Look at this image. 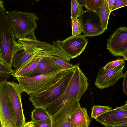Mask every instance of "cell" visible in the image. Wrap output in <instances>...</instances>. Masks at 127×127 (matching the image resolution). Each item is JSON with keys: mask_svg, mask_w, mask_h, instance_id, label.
<instances>
[{"mask_svg": "<svg viewBox=\"0 0 127 127\" xmlns=\"http://www.w3.org/2000/svg\"><path fill=\"white\" fill-rule=\"evenodd\" d=\"M88 86L87 78L79 66L76 67L64 92L46 107L51 116L55 114L67 102L71 100L79 101Z\"/></svg>", "mask_w": 127, "mask_h": 127, "instance_id": "cell-1", "label": "cell"}, {"mask_svg": "<svg viewBox=\"0 0 127 127\" xmlns=\"http://www.w3.org/2000/svg\"><path fill=\"white\" fill-rule=\"evenodd\" d=\"M5 9L0 10V59L11 68L14 58L21 48L14 33Z\"/></svg>", "mask_w": 127, "mask_h": 127, "instance_id": "cell-2", "label": "cell"}, {"mask_svg": "<svg viewBox=\"0 0 127 127\" xmlns=\"http://www.w3.org/2000/svg\"><path fill=\"white\" fill-rule=\"evenodd\" d=\"M5 12L9 17L16 40L23 38L37 39L34 32L39 18L35 13L6 10Z\"/></svg>", "mask_w": 127, "mask_h": 127, "instance_id": "cell-3", "label": "cell"}, {"mask_svg": "<svg viewBox=\"0 0 127 127\" xmlns=\"http://www.w3.org/2000/svg\"><path fill=\"white\" fill-rule=\"evenodd\" d=\"M71 69H65L50 73L34 77H15L20 89L28 95L42 92L57 82Z\"/></svg>", "mask_w": 127, "mask_h": 127, "instance_id": "cell-4", "label": "cell"}, {"mask_svg": "<svg viewBox=\"0 0 127 127\" xmlns=\"http://www.w3.org/2000/svg\"><path fill=\"white\" fill-rule=\"evenodd\" d=\"M75 68L71 69L57 82L45 91L29 95V99L32 104L34 107H41L46 108L57 99L65 91Z\"/></svg>", "mask_w": 127, "mask_h": 127, "instance_id": "cell-5", "label": "cell"}, {"mask_svg": "<svg viewBox=\"0 0 127 127\" xmlns=\"http://www.w3.org/2000/svg\"><path fill=\"white\" fill-rule=\"evenodd\" d=\"M21 49L13 59L12 66L14 71H17L27 64L35 55L50 47L51 44L38 40L23 38L18 39Z\"/></svg>", "mask_w": 127, "mask_h": 127, "instance_id": "cell-6", "label": "cell"}, {"mask_svg": "<svg viewBox=\"0 0 127 127\" xmlns=\"http://www.w3.org/2000/svg\"><path fill=\"white\" fill-rule=\"evenodd\" d=\"M6 83L10 108L16 125L17 127H23L26 122L21 99L23 92L14 80Z\"/></svg>", "mask_w": 127, "mask_h": 127, "instance_id": "cell-7", "label": "cell"}, {"mask_svg": "<svg viewBox=\"0 0 127 127\" xmlns=\"http://www.w3.org/2000/svg\"><path fill=\"white\" fill-rule=\"evenodd\" d=\"M78 19L81 26L85 36H96L104 32L99 17L95 12L87 9Z\"/></svg>", "mask_w": 127, "mask_h": 127, "instance_id": "cell-8", "label": "cell"}, {"mask_svg": "<svg viewBox=\"0 0 127 127\" xmlns=\"http://www.w3.org/2000/svg\"><path fill=\"white\" fill-rule=\"evenodd\" d=\"M106 48L114 56H123L127 60V28H117L107 40Z\"/></svg>", "mask_w": 127, "mask_h": 127, "instance_id": "cell-9", "label": "cell"}, {"mask_svg": "<svg viewBox=\"0 0 127 127\" xmlns=\"http://www.w3.org/2000/svg\"><path fill=\"white\" fill-rule=\"evenodd\" d=\"M61 48L71 59L76 58L83 52L88 43V39L81 34L69 36L63 40H57Z\"/></svg>", "mask_w": 127, "mask_h": 127, "instance_id": "cell-10", "label": "cell"}, {"mask_svg": "<svg viewBox=\"0 0 127 127\" xmlns=\"http://www.w3.org/2000/svg\"><path fill=\"white\" fill-rule=\"evenodd\" d=\"M125 63L107 70H105L103 67H101L99 70L95 82L96 86L99 89H103L115 84L118 79L123 77Z\"/></svg>", "mask_w": 127, "mask_h": 127, "instance_id": "cell-11", "label": "cell"}, {"mask_svg": "<svg viewBox=\"0 0 127 127\" xmlns=\"http://www.w3.org/2000/svg\"><path fill=\"white\" fill-rule=\"evenodd\" d=\"M81 107L79 101L71 100L66 102L55 114L51 117L53 127H70L72 114Z\"/></svg>", "mask_w": 127, "mask_h": 127, "instance_id": "cell-12", "label": "cell"}, {"mask_svg": "<svg viewBox=\"0 0 127 127\" xmlns=\"http://www.w3.org/2000/svg\"><path fill=\"white\" fill-rule=\"evenodd\" d=\"M124 105L116 107L103 113L95 119L105 126L127 122V102Z\"/></svg>", "mask_w": 127, "mask_h": 127, "instance_id": "cell-13", "label": "cell"}, {"mask_svg": "<svg viewBox=\"0 0 127 127\" xmlns=\"http://www.w3.org/2000/svg\"><path fill=\"white\" fill-rule=\"evenodd\" d=\"M6 82L0 86V120L2 127H17L10 108Z\"/></svg>", "mask_w": 127, "mask_h": 127, "instance_id": "cell-14", "label": "cell"}, {"mask_svg": "<svg viewBox=\"0 0 127 127\" xmlns=\"http://www.w3.org/2000/svg\"><path fill=\"white\" fill-rule=\"evenodd\" d=\"M51 52V47L49 52L43 57L35 68L27 76L34 77L66 69L58 64L51 58L50 56Z\"/></svg>", "mask_w": 127, "mask_h": 127, "instance_id": "cell-15", "label": "cell"}, {"mask_svg": "<svg viewBox=\"0 0 127 127\" xmlns=\"http://www.w3.org/2000/svg\"><path fill=\"white\" fill-rule=\"evenodd\" d=\"M51 47V45L48 48L35 55L21 69L17 71H14L11 75L15 77L28 76L36 67L43 57L49 52Z\"/></svg>", "mask_w": 127, "mask_h": 127, "instance_id": "cell-16", "label": "cell"}, {"mask_svg": "<svg viewBox=\"0 0 127 127\" xmlns=\"http://www.w3.org/2000/svg\"><path fill=\"white\" fill-rule=\"evenodd\" d=\"M91 120L88 116L87 110L85 108L78 109L73 113L71 116L70 127H88Z\"/></svg>", "mask_w": 127, "mask_h": 127, "instance_id": "cell-17", "label": "cell"}, {"mask_svg": "<svg viewBox=\"0 0 127 127\" xmlns=\"http://www.w3.org/2000/svg\"><path fill=\"white\" fill-rule=\"evenodd\" d=\"M95 12L99 17L102 28L105 30L107 29L109 18L111 12L106 0H102L100 5Z\"/></svg>", "mask_w": 127, "mask_h": 127, "instance_id": "cell-18", "label": "cell"}, {"mask_svg": "<svg viewBox=\"0 0 127 127\" xmlns=\"http://www.w3.org/2000/svg\"><path fill=\"white\" fill-rule=\"evenodd\" d=\"M35 107L34 109L31 112L32 121L36 122L51 118L46 108L41 107Z\"/></svg>", "mask_w": 127, "mask_h": 127, "instance_id": "cell-19", "label": "cell"}, {"mask_svg": "<svg viewBox=\"0 0 127 127\" xmlns=\"http://www.w3.org/2000/svg\"><path fill=\"white\" fill-rule=\"evenodd\" d=\"M112 108L107 106L94 105L92 109L91 117L95 119L103 113L111 109Z\"/></svg>", "mask_w": 127, "mask_h": 127, "instance_id": "cell-20", "label": "cell"}, {"mask_svg": "<svg viewBox=\"0 0 127 127\" xmlns=\"http://www.w3.org/2000/svg\"><path fill=\"white\" fill-rule=\"evenodd\" d=\"M71 17L77 19L83 12L82 7L79 5L76 0H71Z\"/></svg>", "mask_w": 127, "mask_h": 127, "instance_id": "cell-21", "label": "cell"}, {"mask_svg": "<svg viewBox=\"0 0 127 127\" xmlns=\"http://www.w3.org/2000/svg\"><path fill=\"white\" fill-rule=\"evenodd\" d=\"M71 17V27L72 29V36H76L78 35L83 31L81 25L78 19H76Z\"/></svg>", "mask_w": 127, "mask_h": 127, "instance_id": "cell-22", "label": "cell"}, {"mask_svg": "<svg viewBox=\"0 0 127 127\" xmlns=\"http://www.w3.org/2000/svg\"><path fill=\"white\" fill-rule=\"evenodd\" d=\"M102 0H86V8L95 11L99 7Z\"/></svg>", "mask_w": 127, "mask_h": 127, "instance_id": "cell-23", "label": "cell"}, {"mask_svg": "<svg viewBox=\"0 0 127 127\" xmlns=\"http://www.w3.org/2000/svg\"><path fill=\"white\" fill-rule=\"evenodd\" d=\"M124 62H125V60L124 58L119 59L109 62L103 67L105 70H109L118 66Z\"/></svg>", "mask_w": 127, "mask_h": 127, "instance_id": "cell-24", "label": "cell"}, {"mask_svg": "<svg viewBox=\"0 0 127 127\" xmlns=\"http://www.w3.org/2000/svg\"><path fill=\"white\" fill-rule=\"evenodd\" d=\"M36 127H53L52 118L35 122Z\"/></svg>", "mask_w": 127, "mask_h": 127, "instance_id": "cell-25", "label": "cell"}, {"mask_svg": "<svg viewBox=\"0 0 127 127\" xmlns=\"http://www.w3.org/2000/svg\"><path fill=\"white\" fill-rule=\"evenodd\" d=\"M127 5V0H115L113 3L111 12L118 9Z\"/></svg>", "mask_w": 127, "mask_h": 127, "instance_id": "cell-26", "label": "cell"}, {"mask_svg": "<svg viewBox=\"0 0 127 127\" xmlns=\"http://www.w3.org/2000/svg\"><path fill=\"white\" fill-rule=\"evenodd\" d=\"M13 71L14 70L8 67L0 59V72L12 74Z\"/></svg>", "mask_w": 127, "mask_h": 127, "instance_id": "cell-27", "label": "cell"}, {"mask_svg": "<svg viewBox=\"0 0 127 127\" xmlns=\"http://www.w3.org/2000/svg\"><path fill=\"white\" fill-rule=\"evenodd\" d=\"M11 74L0 72V86L6 82Z\"/></svg>", "mask_w": 127, "mask_h": 127, "instance_id": "cell-28", "label": "cell"}, {"mask_svg": "<svg viewBox=\"0 0 127 127\" xmlns=\"http://www.w3.org/2000/svg\"><path fill=\"white\" fill-rule=\"evenodd\" d=\"M123 78V91L126 95H127V71L124 74Z\"/></svg>", "mask_w": 127, "mask_h": 127, "instance_id": "cell-29", "label": "cell"}, {"mask_svg": "<svg viewBox=\"0 0 127 127\" xmlns=\"http://www.w3.org/2000/svg\"><path fill=\"white\" fill-rule=\"evenodd\" d=\"M104 127H127V122L121 123Z\"/></svg>", "mask_w": 127, "mask_h": 127, "instance_id": "cell-30", "label": "cell"}, {"mask_svg": "<svg viewBox=\"0 0 127 127\" xmlns=\"http://www.w3.org/2000/svg\"><path fill=\"white\" fill-rule=\"evenodd\" d=\"M35 122L31 121L26 123L23 127H36Z\"/></svg>", "mask_w": 127, "mask_h": 127, "instance_id": "cell-31", "label": "cell"}, {"mask_svg": "<svg viewBox=\"0 0 127 127\" xmlns=\"http://www.w3.org/2000/svg\"><path fill=\"white\" fill-rule=\"evenodd\" d=\"M109 9L111 12L113 3L115 0H106Z\"/></svg>", "mask_w": 127, "mask_h": 127, "instance_id": "cell-32", "label": "cell"}, {"mask_svg": "<svg viewBox=\"0 0 127 127\" xmlns=\"http://www.w3.org/2000/svg\"><path fill=\"white\" fill-rule=\"evenodd\" d=\"M78 4L82 7L86 6V0H76Z\"/></svg>", "mask_w": 127, "mask_h": 127, "instance_id": "cell-33", "label": "cell"}, {"mask_svg": "<svg viewBox=\"0 0 127 127\" xmlns=\"http://www.w3.org/2000/svg\"><path fill=\"white\" fill-rule=\"evenodd\" d=\"M5 9L4 7V2L2 0H0V10Z\"/></svg>", "mask_w": 127, "mask_h": 127, "instance_id": "cell-34", "label": "cell"}, {"mask_svg": "<svg viewBox=\"0 0 127 127\" xmlns=\"http://www.w3.org/2000/svg\"><path fill=\"white\" fill-rule=\"evenodd\" d=\"M0 127H2V124H1V122L0 120Z\"/></svg>", "mask_w": 127, "mask_h": 127, "instance_id": "cell-35", "label": "cell"}, {"mask_svg": "<svg viewBox=\"0 0 127 127\" xmlns=\"http://www.w3.org/2000/svg\"><path fill=\"white\" fill-rule=\"evenodd\" d=\"M87 127L86 126H84V127Z\"/></svg>", "mask_w": 127, "mask_h": 127, "instance_id": "cell-36", "label": "cell"}]
</instances>
